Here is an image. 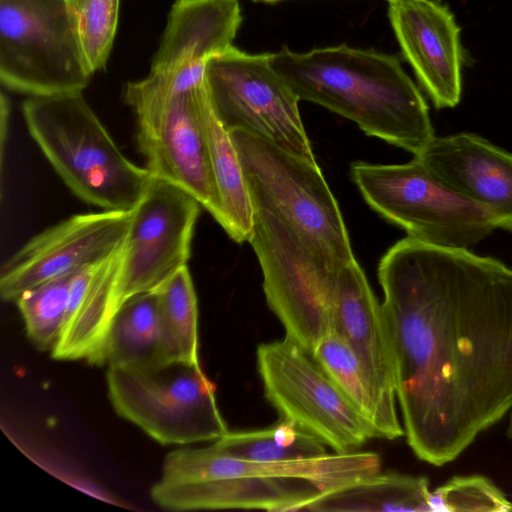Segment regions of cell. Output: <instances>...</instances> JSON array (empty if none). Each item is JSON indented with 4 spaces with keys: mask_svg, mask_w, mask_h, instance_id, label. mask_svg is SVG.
I'll use <instances>...</instances> for the list:
<instances>
[{
    "mask_svg": "<svg viewBox=\"0 0 512 512\" xmlns=\"http://www.w3.org/2000/svg\"><path fill=\"white\" fill-rule=\"evenodd\" d=\"M322 491L311 481L289 477H236L218 480L166 483L151 488V498L173 511L206 509H259L299 511Z\"/></svg>",
    "mask_w": 512,
    "mask_h": 512,
    "instance_id": "cell-17",
    "label": "cell"
},
{
    "mask_svg": "<svg viewBox=\"0 0 512 512\" xmlns=\"http://www.w3.org/2000/svg\"><path fill=\"white\" fill-rule=\"evenodd\" d=\"M156 290L161 365L173 362L200 364L197 296L187 265L177 270Z\"/></svg>",
    "mask_w": 512,
    "mask_h": 512,
    "instance_id": "cell-22",
    "label": "cell"
},
{
    "mask_svg": "<svg viewBox=\"0 0 512 512\" xmlns=\"http://www.w3.org/2000/svg\"><path fill=\"white\" fill-rule=\"evenodd\" d=\"M430 494L425 476L378 472L322 492L299 511L431 512Z\"/></svg>",
    "mask_w": 512,
    "mask_h": 512,
    "instance_id": "cell-20",
    "label": "cell"
},
{
    "mask_svg": "<svg viewBox=\"0 0 512 512\" xmlns=\"http://www.w3.org/2000/svg\"><path fill=\"white\" fill-rule=\"evenodd\" d=\"M201 204L183 189L156 179L133 209L123 248L120 306L156 289L187 265Z\"/></svg>",
    "mask_w": 512,
    "mask_h": 512,
    "instance_id": "cell-11",
    "label": "cell"
},
{
    "mask_svg": "<svg viewBox=\"0 0 512 512\" xmlns=\"http://www.w3.org/2000/svg\"><path fill=\"white\" fill-rule=\"evenodd\" d=\"M275 71L300 100L356 123L369 136L420 153L433 139L428 105L395 56L339 45L270 53Z\"/></svg>",
    "mask_w": 512,
    "mask_h": 512,
    "instance_id": "cell-3",
    "label": "cell"
},
{
    "mask_svg": "<svg viewBox=\"0 0 512 512\" xmlns=\"http://www.w3.org/2000/svg\"><path fill=\"white\" fill-rule=\"evenodd\" d=\"M106 379L115 411L161 444L216 441L228 432L200 364L109 367Z\"/></svg>",
    "mask_w": 512,
    "mask_h": 512,
    "instance_id": "cell-7",
    "label": "cell"
},
{
    "mask_svg": "<svg viewBox=\"0 0 512 512\" xmlns=\"http://www.w3.org/2000/svg\"><path fill=\"white\" fill-rule=\"evenodd\" d=\"M212 446L229 456L263 463L312 459L328 454L327 445L321 439L283 418L263 429L228 431Z\"/></svg>",
    "mask_w": 512,
    "mask_h": 512,
    "instance_id": "cell-23",
    "label": "cell"
},
{
    "mask_svg": "<svg viewBox=\"0 0 512 512\" xmlns=\"http://www.w3.org/2000/svg\"><path fill=\"white\" fill-rule=\"evenodd\" d=\"M106 363L131 369L161 365L156 289L136 294L119 307L107 338Z\"/></svg>",
    "mask_w": 512,
    "mask_h": 512,
    "instance_id": "cell-21",
    "label": "cell"
},
{
    "mask_svg": "<svg viewBox=\"0 0 512 512\" xmlns=\"http://www.w3.org/2000/svg\"><path fill=\"white\" fill-rule=\"evenodd\" d=\"M509 432L512 436V414H511V419H510V427H509Z\"/></svg>",
    "mask_w": 512,
    "mask_h": 512,
    "instance_id": "cell-30",
    "label": "cell"
},
{
    "mask_svg": "<svg viewBox=\"0 0 512 512\" xmlns=\"http://www.w3.org/2000/svg\"><path fill=\"white\" fill-rule=\"evenodd\" d=\"M205 64H194L150 74L136 82H130L125 89V100L132 106L136 103L170 97L188 92L205 82Z\"/></svg>",
    "mask_w": 512,
    "mask_h": 512,
    "instance_id": "cell-28",
    "label": "cell"
},
{
    "mask_svg": "<svg viewBox=\"0 0 512 512\" xmlns=\"http://www.w3.org/2000/svg\"><path fill=\"white\" fill-rule=\"evenodd\" d=\"M92 72L66 0H0V80L28 96L82 92Z\"/></svg>",
    "mask_w": 512,
    "mask_h": 512,
    "instance_id": "cell-6",
    "label": "cell"
},
{
    "mask_svg": "<svg viewBox=\"0 0 512 512\" xmlns=\"http://www.w3.org/2000/svg\"><path fill=\"white\" fill-rule=\"evenodd\" d=\"M311 354L373 426L375 413L373 400L360 363L343 337L333 331L318 343Z\"/></svg>",
    "mask_w": 512,
    "mask_h": 512,
    "instance_id": "cell-26",
    "label": "cell"
},
{
    "mask_svg": "<svg viewBox=\"0 0 512 512\" xmlns=\"http://www.w3.org/2000/svg\"><path fill=\"white\" fill-rule=\"evenodd\" d=\"M9 102L4 93L1 94V124H0V138H1V157L4 155V144L7 137L8 122H9Z\"/></svg>",
    "mask_w": 512,
    "mask_h": 512,
    "instance_id": "cell-29",
    "label": "cell"
},
{
    "mask_svg": "<svg viewBox=\"0 0 512 512\" xmlns=\"http://www.w3.org/2000/svg\"><path fill=\"white\" fill-rule=\"evenodd\" d=\"M350 172L372 209L423 243L468 249L498 229L488 210L453 190L415 157L403 164L356 161Z\"/></svg>",
    "mask_w": 512,
    "mask_h": 512,
    "instance_id": "cell-5",
    "label": "cell"
},
{
    "mask_svg": "<svg viewBox=\"0 0 512 512\" xmlns=\"http://www.w3.org/2000/svg\"><path fill=\"white\" fill-rule=\"evenodd\" d=\"M433 512H505L512 502L486 477L456 476L430 494Z\"/></svg>",
    "mask_w": 512,
    "mask_h": 512,
    "instance_id": "cell-27",
    "label": "cell"
},
{
    "mask_svg": "<svg viewBox=\"0 0 512 512\" xmlns=\"http://www.w3.org/2000/svg\"><path fill=\"white\" fill-rule=\"evenodd\" d=\"M405 59L434 105L455 107L461 97L462 51L454 15L434 0H387Z\"/></svg>",
    "mask_w": 512,
    "mask_h": 512,
    "instance_id": "cell-14",
    "label": "cell"
},
{
    "mask_svg": "<svg viewBox=\"0 0 512 512\" xmlns=\"http://www.w3.org/2000/svg\"><path fill=\"white\" fill-rule=\"evenodd\" d=\"M378 279L407 443L443 466L512 409V268L408 236Z\"/></svg>",
    "mask_w": 512,
    "mask_h": 512,
    "instance_id": "cell-1",
    "label": "cell"
},
{
    "mask_svg": "<svg viewBox=\"0 0 512 512\" xmlns=\"http://www.w3.org/2000/svg\"><path fill=\"white\" fill-rule=\"evenodd\" d=\"M255 1H263V2H275V1H280V0H255Z\"/></svg>",
    "mask_w": 512,
    "mask_h": 512,
    "instance_id": "cell-31",
    "label": "cell"
},
{
    "mask_svg": "<svg viewBox=\"0 0 512 512\" xmlns=\"http://www.w3.org/2000/svg\"><path fill=\"white\" fill-rule=\"evenodd\" d=\"M123 248L107 260L73 274L62 331L51 350L53 358L106 363L107 338L120 307Z\"/></svg>",
    "mask_w": 512,
    "mask_h": 512,
    "instance_id": "cell-16",
    "label": "cell"
},
{
    "mask_svg": "<svg viewBox=\"0 0 512 512\" xmlns=\"http://www.w3.org/2000/svg\"><path fill=\"white\" fill-rule=\"evenodd\" d=\"M132 210H103L73 215L27 241L2 265L0 295L15 301L45 282L99 264L121 250Z\"/></svg>",
    "mask_w": 512,
    "mask_h": 512,
    "instance_id": "cell-12",
    "label": "cell"
},
{
    "mask_svg": "<svg viewBox=\"0 0 512 512\" xmlns=\"http://www.w3.org/2000/svg\"><path fill=\"white\" fill-rule=\"evenodd\" d=\"M29 134L69 189L103 210H132L153 181L118 148L82 92L29 96Z\"/></svg>",
    "mask_w": 512,
    "mask_h": 512,
    "instance_id": "cell-4",
    "label": "cell"
},
{
    "mask_svg": "<svg viewBox=\"0 0 512 512\" xmlns=\"http://www.w3.org/2000/svg\"><path fill=\"white\" fill-rule=\"evenodd\" d=\"M92 74L105 67L118 24L120 0H66Z\"/></svg>",
    "mask_w": 512,
    "mask_h": 512,
    "instance_id": "cell-25",
    "label": "cell"
},
{
    "mask_svg": "<svg viewBox=\"0 0 512 512\" xmlns=\"http://www.w3.org/2000/svg\"><path fill=\"white\" fill-rule=\"evenodd\" d=\"M201 121L221 202L220 225L235 242L248 241L253 223L249 189L230 132L218 119L207 88L201 102Z\"/></svg>",
    "mask_w": 512,
    "mask_h": 512,
    "instance_id": "cell-19",
    "label": "cell"
},
{
    "mask_svg": "<svg viewBox=\"0 0 512 512\" xmlns=\"http://www.w3.org/2000/svg\"><path fill=\"white\" fill-rule=\"evenodd\" d=\"M205 82L188 92L132 105L137 144L156 178L192 195L221 224L222 208L201 121Z\"/></svg>",
    "mask_w": 512,
    "mask_h": 512,
    "instance_id": "cell-10",
    "label": "cell"
},
{
    "mask_svg": "<svg viewBox=\"0 0 512 512\" xmlns=\"http://www.w3.org/2000/svg\"><path fill=\"white\" fill-rule=\"evenodd\" d=\"M257 368L268 402L335 453L357 451L378 435L312 354L288 337L258 345Z\"/></svg>",
    "mask_w": 512,
    "mask_h": 512,
    "instance_id": "cell-8",
    "label": "cell"
},
{
    "mask_svg": "<svg viewBox=\"0 0 512 512\" xmlns=\"http://www.w3.org/2000/svg\"><path fill=\"white\" fill-rule=\"evenodd\" d=\"M205 85L229 132L247 130L316 161L300 116V99L272 67L270 53L250 54L231 46L207 60Z\"/></svg>",
    "mask_w": 512,
    "mask_h": 512,
    "instance_id": "cell-9",
    "label": "cell"
},
{
    "mask_svg": "<svg viewBox=\"0 0 512 512\" xmlns=\"http://www.w3.org/2000/svg\"><path fill=\"white\" fill-rule=\"evenodd\" d=\"M241 22L238 0H176L150 72L205 64L232 46Z\"/></svg>",
    "mask_w": 512,
    "mask_h": 512,
    "instance_id": "cell-18",
    "label": "cell"
},
{
    "mask_svg": "<svg viewBox=\"0 0 512 512\" xmlns=\"http://www.w3.org/2000/svg\"><path fill=\"white\" fill-rule=\"evenodd\" d=\"M334 331L356 355L374 404L378 438L405 434L396 410V378L390 341L379 304L357 261L344 268L333 300Z\"/></svg>",
    "mask_w": 512,
    "mask_h": 512,
    "instance_id": "cell-13",
    "label": "cell"
},
{
    "mask_svg": "<svg viewBox=\"0 0 512 512\" xmlns=\"http://www.w3.org/2000/svg\"><path fill=\"white\" fill-rule=\"evenodd\" d=\"M415 158L512 232V153L468 132L436 137Z\"/></svg>",
    "mask_w": 512,
    "mask_h": 512,
    "instance_id": "cell-15",
    "label": "cell"
},
{
    "mask_svg": "<svg viewBox=\"0 0 512 512\" xmlns=\"http://www.w3.org/2000/svg\"><path fill=\"white\" fill-rule=\"evenodd\" d=\"M230 135L251 197L248 241L267 305L285 336L312 353L334 331L336 282L356 261L340 208L317 161L247 130Z\"/></svg>",
    "mask_w": 512,
    "mask_h": 512,
    "instance_id": "cell-2",
    "label": "cell"
},
{
    "mask_svg": "<svg viewBox=\"0 0 512 512\" xmlns=\"http://www.w3.org/2000/svg\"><path fill=\"white\" fill-rule=\"evenodd\" d=\"M72 276L45 282L15 300L29 338L41 349L52 350L60 337Z\"/></svg>",
    "mask_w": 512,
    "mask_h": 512,
    "instance_id": "cell-24",
    "label": "cell"
}]
</instances>
